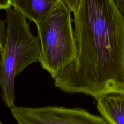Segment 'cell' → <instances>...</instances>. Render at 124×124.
<instances>
[{
    "label": "cell",
    "mask_w": 124,
    "mask_h": 124,
    "mask_svg": "<svg viewBox=\"0 0 124 124\" xmlns=\"http://www.w3.org/2000/svg\"><path fill=\"white\" fill-rule=\"evenodd\" d=\"M11 7V0H0V9L6 10Z\"/></svg>",
    "instance_id": "8"
},
{
    "label": "cell",
    "mask_w": 124,
    "mask_h": 124,
    "mask_svg": "<svg viewBox=\"0 0 124 124\" xmlns=\"http://www.w3.org/2000/svg\"><path fill=\"white\" fill-rule=\"evenodd\" d=\"M5 11L6 36L0 46V86L2 100L11 108L15 106V78L30 64L40 62L41 45L23 15L12 7Z\"/></svg>",
    "instance_id": "2"
},
{
    "label": "cell",
    "mask_w": 124,
    "mask_h": 124,
    "mask_svg": "<svg viewBox=\"0 0 124 124\" xmlns=\"http://www.w3.org/2000/svg\"><path fill=\"white\" fill-rule=\"evenodd\" d=\"M78 54L54 80L69 93H124V17L113 0H82L74 13Z\"/></svg>",
    "instance_id": "1"
},
{
    "label": "cell",
    "mask_w": 124,
    "mask_h": 124,
    "mask_svg": "<svg viewBox=\"0 0 124 124\" xmlns=\"http://www.w3.org/2000/svg\"><path fill=\"white\" fill-rule=\"evenodd\" d=\"M11 112L18 124H108L102 117L78 108L15 106Z\"/></svg>",
    "instance_id": "4"
},
{
    "label": "cell",
    "mask_w": 124,
    "mask_h": 124,
    "mask_svg": "<svg viewBox=\"0 0 124 124\" xmlns=\"http://www.w3.org/2000/svg\"><path fill=\"white\" fill-rule=\"evenodd\" d=\"M73 13L78 8L82 0H62Z\"/></svg>",
    "instance_id": "7"
},
{
    "label": "cell",
    "mask_w": 124,
    "mask_h": 124,
    "mask_svg": "<svg viewBox=\"0 0 124 124\" xmlns=\"http://www.w3.org/2000/svg\"><path fill=\"white\" fill-rule=\"evenodd\" d=\"M72 11L62 0L36 24L41 45L40 63L55 79L76 60L78 44Z\"/></svg>",
    "instance_id": "3"
},
{
    "label": "cell",
    "mask_w": 124,
    "mask_h": 124,
    "mask_svg": "<svg viewBox=\"0 0 124 124\" xmlns=\"http://www.w3.org/2000/svg\"><path fill=\"white\" fill-rule=\"evenodd\" d=\"M120 12L124 17V0H113Z\"/></svg>",
    "instance_id": "9"
},
{
    "label": "cell",
    "mask_w": 124,
    "mask_h": 124,
    "mask_svg": "<svg viewBox=\"0 0 124 124\" xmlns=\"http://www.w3.org/2000/svg\"><path fill=\"white\" fill-rule=\"evenodd\" d=\"M61 0H11V6L36 25L47 16Z\"/></svg>",
    "instance_id": "5"
},
{
    "label": "cell",
    "mask_w": 124,
    "mask_h": 124,
    "mask_svg": "<svg viewBox=\"0 0 124 124\" xmlns=\"http://www.w3.org/2000/svg\"><path fill=\"white\" fill-rule=\"evenodd\" d=\"M0 124H3L1 122H0Z\"/></svg>",
    "instance_id": "10"
},
{
    "label": "cell",
    "mask_w": 124,
    "mask_h": 124,
    "mask_svg": "<svg viewBox=\"0 0 124 124\" xmlns=\"http://www.w3.org/2000/svg\"><path fill=\"white\" fill-rule=\"evenodd\" d=\"M96 107L108 124H124V93H109L98 97Z\"/></svg>",
    "instance_id": "6"
}]
</instances>
